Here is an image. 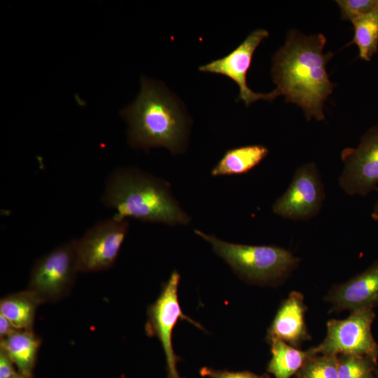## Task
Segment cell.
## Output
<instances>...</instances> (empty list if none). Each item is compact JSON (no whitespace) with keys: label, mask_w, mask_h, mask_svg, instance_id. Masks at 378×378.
Returning <instances> with one entry per match:
<instances>
[{"label":"cell","mask_w":378,"mask_h":378,"mask_svg":"<svg viewBox=\"0 0 378 378\" xmlns=\"http://www.w3.org/2000/svg\"><path fill=\"white\" fill-rule=\"evenodd\" d=\"M375 378H378V369H377L375 372Z\"/></svg>","instance_id":"4316f807"},{"label":"cell","mask_w":378,"mask_h":378,"mask_svg":"<svg viewBox=\"0 0 378 378\" xmlns=\"http://www.w3.org/2000/svg\"><path fill=\"white\" fill-rule=\"evenodd\" d=\"M200 373L201 376L209 378H270L267 373L257 374L250 371L231 372L207 367L201 368Z\"/></svg>","instance_id":"7402d4cb"},{"label":"cell","mask_w":378,"mask_h":378,"mask_svg":"<svg viewBox=\"0 0 378 378\" xmlns=\"http://www.w3.org/2000/svg\"><path fill=\"white\" fill-rule=\"evenodd\" d=\"M18 330L10 321L0 314V340L8 337Z\"/></svg>","instance_id":"cb8c5ba5"},{"label":"cell","mask_w":378,"mask_h":378,"mask_svg":"<svg viewBox=\"0 0 378 378\" xmlns=\"http://www.w3.org/2000/svg\"><path fill=\"white\" fill-rule=\"evenodd\" d=\"M268 35V31L262 29L252 31L228 55L200 66V71L221 74L234 81L239 89L237 101H243L246 106L260 99H274L281 95L277 89L268 93L255 92L246 83V75L251 64L253 55L259 44Z\"/></svg>","instance_id":"8fae6325"},{"label":"cell","mask_w":378,"mask_h":378,"mask_svg":"<svg viewBox=\"0 0 378 378\" xmlns=\"http://www.w3.org/2000/svg\"><path fill=\"white\" fill-rule=\"evenodd\" d=\"M41 304L28 290L8 295L1 299L0 314L19 330H32L38 306Z\"/></svg>","instance_id":"2e32d148"},{"label":"cell","mask_w":378,"mask_h":378,"mask_svg":"<svg viewBox=\"0 0 378 378\" xmlns=\"http://www.w3.org/2000/svg\"><path fill=\"white\" fill-rule=\"evenodd\" d=\"M324 200L318 169L314 163H306L297 168L287 190L274 202L272 211L284 218L307 220L319 213Z\"/></svg>","instance_id":"9c48e42d"},{"label":"cell","mask_w":378,"mask_h":378,"mask_svg":"<svg viewBox=\"0 0 378 378\" xmlns=\"http://www.w3.org/2000/svg\"><path fill=\"white\" fill-rule=\"evenodd\" d=\"M127 231V220L113 216L95 223L76 239L80 272H97L111 267Z\"/></svg>","instance_id":"ba28073f"},{"label":"cell","mask_w":378,"mask_h":378,"mask_svg":"<svg viewBox=\"0 0 378 378\" xmlns=\"http://www.w3.org/2000/svg\"><path fill=\"white\" fill-rule=\"evenodd\" d=\"M326 43L321 34L305 36L291 30L272 59V74L276 89L287 102L302 108L307 120L325 119L323 105L335 86L326 71L333 53L323 52Z\"/></svg>","instance_id":"6da1fadb"},{"label":"cell","mask_w":378,"mask_h":378,"mask_svg":"<svg viewBox=\"0 0 378 378\" xmlns=\"http://www.w3.org/2000/svg\"><path fill=\"white\" fill-rule=\"evenodd\" d=\"M344 168L339 186L349 195L365 197L378 184V125L367 131L357 148L341 153Z\"/></svg>","instance_id":"30bf717a"},{"label":"cell","mask_w":378,"mask_h":378,"mask_svg":"<svg viewBox=\"0 0 378 378\" xmlns=\"http://www.w3.org/2000/svg\"><path fill=\"white\" fill-rule=\"evenodd\" d=\"M307 310L303 295L291 292L281 302L267 330V342L278 339L297 348L310 339L304 319Z\"/></svg>","instance_id":"4fadbf2b"},{"label":"cell","mask_w":378,"mask_h":378,"mask_svg":"<svg viewBox=\"0 0 378 378\" xmlns=\"http://www.w3.org/2000/svg\"><path fill=\"white\" fill-rule=\"evenodd\" d=\"M353 40L347 45L358 47L359 57L369 61L378 50V5L368 13L352 20Z\"/></svg>","instance_id":"ac0fdd59"},{"label":"cell","mask_w":378,"mask_h":378,"mask_svg":"<svg viewBox=\"0 0 378 378\" xmlns=\"http://www.w3.org/2000/svg\"><path fill=\"white\" fill-rule=\"evenodd\" d=\"M262 145H248L227 150L211 169L213 176L241 174L257 166L268 154Z\"/></svg>","instance_id":"9a60e30c"},{"label":"cell","mask_w":378,"mask_h":378,"mask_svg":"<svg viewBox=\"0 0 378 378\" xmlns=\"http://www.w3.org/2000/svg\"><path fill=\"white\" fill-rule=\"evenodd\" d=\"M324 300L336 312L374 309L378 306V259L346 282L332 286Z\"/></svg>","instance_id":"7c38bea8"},{"label":"cell","mask_w":378,"mask_h":378,"mask_svg":"<svg viewBox=\"0 0 378 378\" xmlns=\"http://www.w3.org/2000/svg\"><path fill=\"white\" fill-rule=\"evenodd\" d=\"M372 218L374 220L378 221V199L373 207V210L372 212Z\"/></svg>","instance_id":"d4e9b609"},{"label":"cell","mask_w":378,"mask_h":378,"mask_svg":"<svg viewBox=\"0 0 378 378\" xmlns=\"http://www.w3.org/2000/svg\"><path fill=\"white\" fill-rule=\"evenodd\" d=\"M13 363L6 351L0 348V378H9L18 373L14 370Z\"/></svg>","instance_id":"603a6c76"},{"label":"cell","mask_w":378,"mask_h":378,"mask_svg":"<svg viewBox=\"0 0 378 378\" xmlns=\"http://www.w3.org/2000/svg\"><path fill=\"white\" fill-rule=\"evenodd\" d=\"M121 115L129 124L132 146L164 147L173 154L184 149L188 121L177 100L160 83L143 77L136 99Z\"/></svg>","instance_id":"3957f363"},{"label":"cell","mask_w":378,"mask_h":378,"mask_svg":"<svg viewBox=\"0 0 378 378\" xmlns=\"http://www.w3.org/2000/svg\"><path fill=\"white\" fill-rule=\"evenodd\" d=\"M102 201L119 220L132 218L169 225L190 222L166 181L134 168L114 171L106 182Z\"/></svg>","instance_id":"7a4b0ae2"},{"label":"cell","mask_w":378,"mask_h":378,"mask_svg":"<svg viewBox=\"0 0 378 378\" xmlns=\"http://www.w3.org/2000/svg\"><path fill=\"white\" fill-rule=\"evenodd\" d=\"M194 232L209 242L236 273L251 283L269 284L285 279L300 262L290 251L277 246L233 244L200 230Z\"/></svg>","instance_id":"277c9868"},{"label":"cell","mask_w":378,"mask_h":378,"mask_svg":"<svg viewBox=\"0 0 378 378\" xmlns=\"http://www.w3.org/2000/svg\"><path fill=\"white\" fill-rule=\"evenodd\" d=\"M78 272L74 239L57 246L34 262L27 290L41 303L59 301L69 294Z\"/></svg>","instance_id":"5b68a950"},{"label":"cell","mask_w":378,"mask_h":378,"mask_svg":"<svg viewBox=\"0 0 378 378\" xmlns=\"http://www.w3.org/2000/svg\"><path fill=\"white\" fill-rule=\"evenodd\" d=\"M9 378H28L22 374H21L20 373L18 372L16 374L9 377Z\"/></svg>","instance_id":"484cf974"},{"label":"cell","mask_w":378,"mask_h":378,"mask_svg":"<svg viewBox=\"0 0 378 378\" xmlns=\"http://www.w3.org/2000/svg\"><path fill=\"white\" fill-rule=\"evenodd\" d=\"M339 378H375L377 360L362 356L337 355Z\"/></svg>","instance_id":"ffe728a7"},{"label":"cell","mask_w":378,"mask_h":378,"mask_svg":"<svg viewBox=\"0 0 378 378\" xmlns=\"http://www.w3.org/2000/svg\"><path fill=\"white\" fill-rule=\"evenodd\" d=\"M41 340L32 330H18L0 340L4 349L19 370V373L30 378Z\"/></svg>","instance_id":"5bb4252c"},{"label":"cell","mask_w":378,"mask_h":378,"mask_svg":"<svg viewBox=\"0 0 378 378\" xmlns=\"http://www.w3.org/2000/svg\"><path fill=\"white\" fill-rule=\"evenodd\" d=\"M180 274L173 271L163 286L162 292L154 303L148 308L146 330L148 335L157 337L164 349L168 378H182L176 365L180 358L175 354L172 344V332L178 319L186 320L197 328L201 326L183 314L178 298Z\"/></svg>","instance_id":"52a82bcc"},{"label":"cell","mask_w":378,"mask_h":378,"mask_svg":"<svg viewBox=\"0 0 378 378\" xmlns=\"http://www.w3.org/2000/svg\"><path fill=\"white\" fill-rule=\"evenodd\" d=\"M298 378H339L337 355H311L296 373Z\"/></svg>","instance_id":"d6986e66"},{"label":"cell","mask_w":378,"mask_h":378,"mask_svg":"<svg viewBox=\"0 0 378 378\" xmlns=\"http://www.w3.org/2000/svg\"><path fill=\"white\" fill-rule=\"evenodd\" d=\"M342 20L351 22L372 11L377 5L378 0H337Z\"/></svg>","instance_id":"44dd1931"},{"label":"cell","mask_w":378,"mask_h":378,"mask_svg":"<svg viewBox=\"0 0 378 378\" xmlns=\"http://www.w3.org/2000/svg\"><path fill=\"white\" fill-rule=\"evenodd\" d=\"M374 318L373 309H363L351 312L344 319L329 320L326 337L318 346L309 349V354L362 356L377 360L378 344L371 330Z\"/></svg>","instance_id":"8992f818"},{"label":"cell","mask_w":378,"mask_h":378,"mask_svg":"<svg viewBox=\"0 0 378 378\" xmlns=\"http://www.w3.org/2000/svg\"><path fill=\"white\" fill-rule=\"evenodd\" d=\"M268 342L271 345L272 358L267 371L275 378H290L298 372L310 356L308 350L301 351L281 340L273 339Z\"/></svg>","instance_id":"e0dca14e"}]
</instances>
